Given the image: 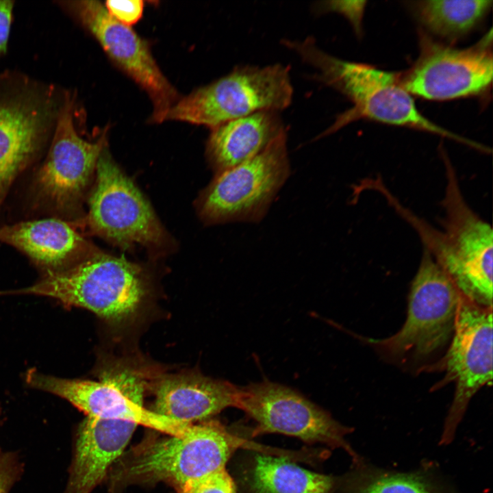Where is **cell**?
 Returning a JSON list of instances; mask_svg holds the SVG:
<instances>
[{
    "label": "cell",
    "mask_w": 493,
    "mask_h": 493,
    "mask_svg": "<svg viewBox=\"0 0 493 493\" xmlns=\"http://www.w3.org/2000/svg\"><path fill=\"white\" fill-rule=\"evenodd\" d=\"M282 44L312 66L319 81L342 93L353 103L320 136L365 118L430 132L477 149L480 148L479 143L459 136L423 116L396 74L338 58L320 49L312 37L303 40L284 39Z\"/></svg>",
    "instance_id": "cell-1"
},
{
    "label": "cell",
    "mask_w": 493,
    "mask_h": 493,
    "mask_svg": "<svg viewBox=\"0 0 493 493\" xmlns=\"http://www.w3.org/2000/svg\"><path fill=\"white\" fill-rule=\"evenodd\" d=\"M0 241L23 252L47 272L78 263L88 257L89 249L70 223L58 218L0 227Z\"/></svg>",
    "instance_id": "cell-18"
},
{
    "label": "cell",
    "mask_w": 493,
    "mask_h": 493,
    "mask_svg": "<svg viewBox=\"0 0 493 493\" xmlns=\"http://www.w3.org/2000/svg\"><path fill=\"white\" fill-rule=\"evenodd\" d=\"M492 307H481L461 295L449 347L440 360L425 368L445 372L441 386L455 383L441 444L453 440L472 396L492 382Z\"/></svg>",
    "instance_id": "cell-10"
},
{
    "label": "cell",
    "mask_w": 493,
    "mask_h": 493,
    "mask_svg": "<svg viewBox=\"0 0 493 493\" xmlns=\"http://www.w3.org/2000/svg\"><path fill=\"white\" fill-rule=\"evenodd\" d=\"M286 131L279 112H257L211 129L207 153L219 173L253 157Z\"/></svg>",
    "instance_id": "cell-19"
},
{
    "label": "cell",
    "mask_w": 493,
    "mask_h": 493,
    "mask_svg": "<svg viewBox=\"0 0 493 493\" xmlns=\"http://www.w3.org/2000/svg\"><path fill=\"white\" fill-rule=\"evenodd\" d=\"M290 173L287 131L253 157L220 172L205 192L201 212L210 222H258Z\"/></svg>",
    "instance_id": "cell-9"
},
{
    "label": "cell",
    "mask_w": 493,
    "mask_h": 493,
    "mask_svg": "<svg viewBox=\"0 0 493 493\" xmlns=\"http://www.w3.org/2000/svg\"><path fill=\"white\" fill-rule=\"evenodd\" d=\"M137 426L87 416L77 430L64 493H91L119 458Z\"/></svg>",
    "instance_id": "cell-17"
},
{
    "label": "cell",
    "mask_w": 493,
    "mask_h": 493,
    "mask_svg": "<svg viewBox=\"0 0 493 493\" xmlns=\"http://www.w3.org/2000/svg\"><path fill=\"white\" fill-rule=\"evenodd\" d=\"M75 99L66 91L49 149L35 181L39 201L60 213L74 210L96 169L105 136L95 142L79 136L74 123Z\"/></svg>",
    "instance_id": "cell-15"
},
{
    "label": "cell",
    "mask_w": 493,
    "mask_h": 493,
    "mask_svg": "<svg viewBox=\"0 0 493 493\" xmlns=\"http://www.w3.org/2000/svg\"><path fill=\"white\" fill-rule=\"evenodd\" d=\"M177 493H236V486L225 468L191 481Z\"/></svg>",
    "instance_id": "cell-23"
},
{
    "label": "cell",
    "mask_w": 493,
    "mask_h": 493,
    "mask_svg": "<svg viewBox=\"0 0 493 493\" xmlns=\"http://www.w3.org/2000/svg\"><path fill=\"white\" fill-rule=\"evenodd\" d=\"M8 294L51 297L121 325L137 317L148 298L149 287L138 265L123 257L96 254L65 269L47 271L32 286L0 292Z\"/></svg>",
    "instance_id": "cell-4"
},
{
    "label": "cell",
    "mask_w": 493,
    "mask_h": 493,
    "mask_svg": "<svg viewBox=\"0 0 493 493\" xmlns=\"http://www.w3.org/2000/svg\"><path fill=\"white\" fill-rule=\"evenodd\" d=\"M23 472V464L16 452H0V493H9Z\"/></svg>",
    "instance_id": "cell-26"
},
{
    "label": "cell",
    "mask_w": 493,
    "mask_h": 493,
    "mask_svg": "<svg viewBox=\"0 0 493 493\" xmlns=\"http://www.w3.org/2000/svg\"><path fill=\"white\" fill-rule=\"evenodd\" d=\"M254 493H330L332 477L304 469L286 458L257 455L251 477Z\"/></svg>",
    "instance_id": "cell-21"
},
{
    "label": "cell",
    "mask_w": 493,
    "mask_h": 493,
    "mask_svg": "<svg viewBox=\"0 0 493 493\" xmlns=\"http://www.w3.org/2000/svg\"><path fill=\"white\" fill-rule=\"evenodd\" d=\"M446 160L443 231L427 226L405 210L401 214L416 227L424 248L431 253L460 294L477 305L492 307V229L467 205L455 170Z\"/></svg>",
    "instance_id": "cell-2"
},
{
    "label": "cell",
    "mask_w": 493,
    "mask_h": 493,
    "mask_svg": "<svg viewBox=\"0 0 493 493\" xmlns=\"http://www.w3.org/2000/svg\"><path fill=\"white\" fill-rule=\"evenodd\" d=\"M0 452H1V448H0Z\"/></svg>",
    "instance_id": "cell-28"
},
{
    "label": "cell",
    "mask_w": 493,
    "mask_h": 493,
    "mask_svg": "<svg viewBox=\"0 0 493 493\" xmlns=\"http://www.w3.org/2000/svg\"><path fill=\"white\" fill-rule=\"evenodd\" d=\"M14 1L0 0V58L5 55L10 38Z\"/></svg>",
    "instance_id": "cell-27"
},
{
    "label": "cell",
    "mask_w": 493,
    "mask_h": 493,
    "mask_svg": "<svg viewBox=\"0 0 493 493\" xmlns=\"http://www.w3.org/2000/svg\"><path fill=\"white\" fill-rule=\"evenodd\" d=\"M95 170L96 184L87 217L90 229L123 246L159 244L164 232L150 204L115 164L105 147Z\"/></svg>",
    "instance_id": "cell-14"
},
{
    "label": "cell",
    "mask_w": 493,
    "mask_h": 493,
    "mask_svg": "<svg viewBox=\"0 0 493 493\" xmlns=\"http://www.w3.org/2000/svg\"><path fill=\"white\" fill-rule=\"evenodd\" d=\"M492 29L477 43L457 49L420 36V55L400 77L411 94L437 101L481 94L492 85Z\"/></svg>",
    "instance_id": "cell-13"
},
{
    "label": "cell",
    "mask_w": 493,
    "mask_h": 493,
    "mask_svg": "<svg viewBox=\"0 0 493 493\" xmlns=\"http://www.w3.org/2000/svg\"><path fill=\"white\" fill-rule=\"evenodd\" d=\"M105 8L111 16L119 23L130 27L141 18L144 10V1L141 0H108Z\"/></svg>",
    "instance_id": "cell-25"
},
{
    "label": "cell",
    "mask_w": 493,
    "mask_h": 493,
    "mask_svg": "<svg viewBox=\"0 0 493 493\" xmlns=\"http://www.w3.org/2000/svg\"><path fill=\"white\" fill-rule=\"evenodd\" d=\"M344 481L342 493H453L432 471L398 472L377 467L362 459Z\"/></svg>",
    "instance_id": "cell-20"
},
{
    "label": "cell",
    "mask_w": 493,
    "mask_h": 493,
    "mask_svg": "<svg viewBox=\"0 0 493 493\" xmlns=\"http://www.w3.org/2000/svg\"><path fill=\"white\" fill-rule=\"evenodd\" d=\"M237 408L256 422L253 436L282 433L308 444L322 443L342 448L353 463L361 459L346 440L351 428L288 387L269 381L251 383L240 388Z\"/></svg>",
    "instance_id": "cell-12"
},
{
    "label": "cell",
    "mask_w": 493,
    "mask_h": 493,
    "mask_svg": "<svg viewBox=\"0 0 493 493\" xmlns=\"http://www.w3.org/2000/svg\"><path fill=\"white\" fill-rule=\"evenodd\" d=\"M366 3V1H325L317 3L314 7L317 12H335L341 14L349 20L355 32L360 34Z\"/></svg>",
    "instance_id": "cell-24"
},
{
    "label": "cell",
    "mask_w": 493,
    "mask_h": 493,
    "mask_svg": "<svg viewBox=\"0 0 493 493\" xmlns=\"http://www.w3.org/2000/svg\"><path fill=\"white\" fill-rule=\"evenodd\" d=\"M58 5L97 40L110 59L149 96L153 106L151 121H165L179 100L174 86L163 74L148 42L130 27L110 15L95 0L60 1Z\"/></svg>",
    "instance_id": "cell-11"
},
{
    "label": "cell",
    "mask_w": 493,
    "mask_h": 493,
    "mask_svg": "<svg viewBox=\"0 0 493 493\" xmlns=\"http://www.w3.org/2000/svg\"><path fill=\"white\" fill-rule=\"evenodd\" d=\"M66 93L16 73L0 75V205L51 138Z\"/></svg>",
    "instance_id": "cell-7"
},
{
    "label": "cell",
    "mask_w": 493,
    "mask_h": 493,
    "mask_svg": "<svg viewBox=\"0 0 493 493\" xmlns=\"http://www.w3.org/2000/svg\"><path fill=\"white\" fill-rule=\"evenodd\" d=\"M156 414L184 423L206 419L229 407H238L240 388L198 372L158 376L153 386Z\"/></svg>",
    "instance_id": "cell-16"
},
{
    "label": "cell",
    "mask_w": 493,
    "mask_h": 493,
    "mask_svg": "<svg viewBox=\"0 0 493 493\" xmlns=\"http://www.w3.org/2000/svg\"><path fill=\"white\" fill-rule=\"evenodd\" d=\"M290 67L244 65L179 99L165 121L212 129L227 121L264 110L280 112L292 99Z\"/></svg>",
    "instance_id": "cell-8"
},
{
    "label": "cell",
    "mask_w": 493,
    "mask_h": 493,
    "mask_svg": "<svg viewBox=\"0 0 493 493\" xmlns=\"http://www.w3.org/2000/svg\"><path fill=\"white\" fill-rule=\"evenodd\" d=\"M242 447L272 451L233 435L218 422L192 424L184 435H168L136 448L116 477L121 482L164 481L178 491L225 468L231 455Z\"/></svg>",
    "instance_id": "cell-6"
},
{
    "label": "cell",
    "mask_w": 493,
    "mask_h": 493,
    "mask_svg": "<svg viewBox=\"0 0 493 493\" xmlns=\"http://www.w3.org/2000/svg\"><path fill=\"white\" fill-rule=\"evenodd\" d=\"M491 0H425L412 3V10L429 31L448 40L469 33L485 16Z\"/></svg>",
    "instance_id": "cell-22"
},
{
    "label": "cell",
    "mask_w": 493,
    "mask_h": 493,
    "mask_svg": "<svg viewBox=\"0 0 493 493\" xmlns=\"http://www.w3.org/2000/svg\"><path fill=\"white\" fill-rule=\"evenodd\" d=\"M152 372L131 358L110 357L101 366L99 381L62 379L34 369L27 371L25 380L34 388L66 400L88 417L132 422L168 435L185 434L192 424L169 419L144 407L145 395L157 377Z\"/></svg>",
    "instance_id": "cell-3"
},
{
    "label": "cell",
    "mask_w": 493,
    "mask_h": 493,
    "mask_svg": "<svg viewBox=\"0 0 493 493\" xmlns=\"http://www.w3.org/2000/svg\"><path fill=\"white\" fill-rule=\"evenodd\" d=\"M461 294L431 253L423 249L411 284L406 320L395 334L368 342L390 362L415 366L450 343Z\"/></svg>",
    "instance_id": "cell-5"
}]
</instances>
